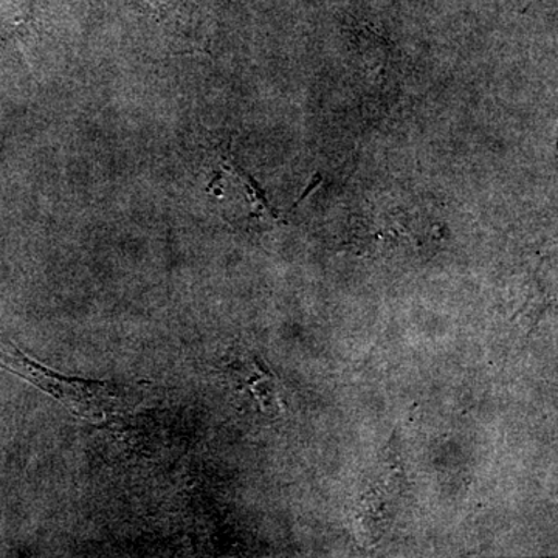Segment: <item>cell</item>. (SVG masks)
<instances>
[{
  "instance_id": "1",
  "label": "cell",
  "mask_w": 558,
  "mask_h": 558,
  "mask_svg": "<svg viewBox=\"0 0 558 558\" xmlns=\"http://www.w3.org/2000/svg\"><path fill=\"white\" fill-rule=\"evenodd\" d=\"M0 366L20 374L36 387L61 400L72 413L89 422H101L117 403V387L110 381L64 377L32 362L10 340L0 337Z\"/></svg>"
}]
</instances>
